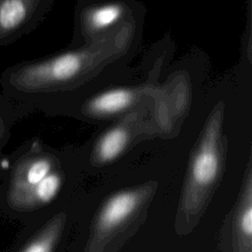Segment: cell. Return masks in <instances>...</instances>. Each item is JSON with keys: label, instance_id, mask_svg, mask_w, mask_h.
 Returning <instances> with one entry per match:
<instances>
[{"label": "cell", "instance_id": "cell-1", "mask_svg": "<svg viewBox=\"0 0 252 252\" xmlns=\"http://www.w3.org/2000/svg\"><path fill=\"white\" fill-rule=\"evenodd\" d=\"M219 127L213 121L207 127L199 148L191 161L188 179L181 197V212L198 219L207 198L216 183L220 169L218 146Z\"/></svg>", "mask_w": 252, "mask_h": 252}, {"label": "cell", "instance_id": "cell-2", "mask_svg": "<svg viewBox=\"0 0 252 252\" xmlns=\"http://www.w3.org/2000/svg\"><path fill=\"white\" fill-rule=\"evenodd\" d=\"M146 190H125L111 196L98 212L94 227L93 245L98 244L129 221L139 210Z\"/></svg>", "mask_w": 252, "mask_h": 252}, {"label": "cell", "instance_id": "cell-3", "mask_svg": "<svg viewBox=\"0 0 252 252\" xmlns=\"http://www.w3.org/2000/svg\"><path fill=\"white\" fill-rule=\"evenodd\" d=\"M82 61V54L67 52L32 69V76L40 81H67L80 71Z\"/></svg>", "mask_w": 252, "mask_h": 252}, {"label": "cell", "instance_id": "cell-4", "mask_svg": "<svg viewBox=\"0 0 252 252\" xmlns=\"http://www.w3.org/2000/svg\"><path fill=\"white\" fill-rule=\"evenodd\" d=\"M234 230L239 252H251L252 243V186L251 174H248L234 217Z\"/></svg>", "mask_w": 252, "mask_h": 252}, {"label": "cell", "instance_id": "cell-5", "mask_svg": "<svg viewBox=\"0 0 252 252\" xmlns=\"http://www.w3.org/2000/svg\"><path fill=\"white\" fill-rule=\"evenodd\" d=\"M132 93L125 89H114L96 95L90 102V109L97 114H112L122 111L131 103Z\"/></svg>", "mask_w": 252, "mask_h": 252}, {"label": "cell", "instance_id": "cell-6", "mask_svg": "<svg viewBox=\"0 0 252 252\" xmlns=\"http://www.w3.org/2000/svg\"><path fill=\"white\" fill-rule=\"evenodd\" d=\"M128 135L123 128H113L106 132L96 148V156L101 162L115 159L126 148Z\"/></svg>", "mask_w": 252, "mask_h": 252}, {"label": "cell", "instance_id": "cell-7", "mask_svg": "<svg viewBox=\"0 0 252 252\" xmlns=\"http://www.w3.org/2000/svg\"><path fill=\"white\" fill-rule=\"evenodd\" d=\"M27 16V8L22 0H5L0 5V27L10 31L20 26Z\"/></svg>", "mask_w": 252, "mask_h": 252}, {"label": "cell", "instance_id": "cell-8", "mask_svg": "<svg viewBox=\"0 0 252 252\" xmlns=\"http://www.w3.org/2000/svg\"><path fill=\"white\" fill-rule=\"evenodd\" d=\"M64 218H58L53 221L48 229H46L39 237L28 245L22 252H52L56 240L62 230Z\"/></svg>", "mask_w": 252, "mask_h": 252}, {"label": "cell", "instance_id": "cell-9", "mask_svg": "<svg viewBox=\"0 0 252 252\" xmlns=\"http://www.w3.org/2000/svg\"><path fill=\"white\" fill-rule=\"evenodd\" d=\"M122 15V8L116 4L104 5L94 10L90 16L91 24L96 29L113 25Z\"/></svg>", "mask_w": 252, "mask_h": 252}, {"label": "cell", "instance_id": "cell-10", "mask_svg": "<svg viewBox=\"0 0 252 252\" xmlns=\"http://www.w3.org/2000/svg\"><path fill=\"white\" fill-rule=\"evenodd\" d=\"M61 187V178L56 173H49L34 186V196L41 204H47L57 195Z\"/></svg>", "mask_w": 252, "mask_h": 252}, {"label": "cell", "instance_id": "cell-11", "mask_svg": "<svg viewBox=\"0 0 252 252\" xmlns=\"http://www.w3.org/2000/svg\"><path fill=\"white\" fill-rule=\"evenodd\" d=\"M51 164L49 160L45 158H40L33 161L28 168L26 179L29 185L35 186L38 182H40L45 176L50 173Z\"/></svg>", "mask_w": 252, "mask_h": 252}, {"label": "cell", "instance_id": "cell-12", "mask_svg": "<svg viewBox=\"0 0 252 252\" xmlns=\"http://www.w3.org/2000/svg\"><path fill=\"white\" fill-rule=\"evenodd\" d=\"M1 167L4 169H7L9 167V161L7 159H3L1 161Z\"/></svg>", "mask_w": 252, "mask_h": 252}]
</instances>
